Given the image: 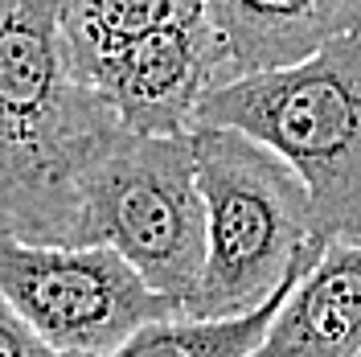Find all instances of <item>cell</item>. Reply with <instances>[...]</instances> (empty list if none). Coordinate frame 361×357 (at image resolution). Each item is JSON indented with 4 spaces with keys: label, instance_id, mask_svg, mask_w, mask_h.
I'll return each instance as SVG.
<instances>
[{
    "label": "cell",
    "instance_id": "1",
    "mask_svg": "<svg viewBox=\"0 0 361 357\" xmlns=\"http://www.w3.org/2000/svg\"><path fill=\"white\" fill-rule=\"evenodd\" d=\"M66 0H0V234L82 243L94 169L128 132L78 78Z\"/></svg>",
    "mask_w": 361,
    "mask_h": 357
},
{
    "label": "cell",
    "instance_id": "2",
    "mask_svg": "<svg viewBox=\"0 0 361 357\" xmlns=\"http://www.w3.org/2000/svg\"><path fill=\"white\" fill-rule=\"evenodd\" d=\"M209 218L205 275L193 320L247 316L324 255L312 193L288 160L234 128H193Z\"/></svg>",
    "mask_w": 361,
    "mask_h": 357
},
{
    "label": "cell",
    "instance_id": "3",
    "mask_svg": "<svg viewBox=\"0 0 361 357\" xmlns=\"http://www.w3.org/2000/svg\"><path fill=\"white\" fill-rule=\"evenodd\" d=\"M197 128H234L288 160L324 243H361V29L283 70L243 74L202 103Z\"/></svg>",
    "mask_w": 361,
    "mask_h": 357
},
{
    "label": "cell",
    "instance_id": "4",
    "mask_svg": "<svg viewBox=\"0 0 361 357\" xmlns=\"http://www.w3.org/2000/svg\"><path fill=\"white\" fill-rule=\"evenodd\" d=\"M82 243L119 250L148 288L177 300L189 316L209 246L193 132L119 135L90 177Z\"/></svg>",
    "mask_w": 361,
    "mask_h": 357
},
{
    "label": "cell",
    "instance_id": "5",
    "mask_svg": "<svg viewBox=\"0 0 361 357\" xmlns=\"http://www.w3.org/2000/svg\"><path fill=\"white\" fill-rule=\"evenodd\" d=\"M0 296L70 357H103L157 320H185L177 300L103 243H25L0 234Z\"/></svg>",
    "mask_w": 361,
    "mask_h": 357
},
{
    "label": "cell",
    "instance_id": "6",
    "mask_svg": "<svg viewBox=\"0 0 361 357\" xmlns=\"http://www.w3.org/2000/svg\"><path fill=\"white\" fill-rule=\"evenodd\" d=\"M234 74L230 49L209 13L160 29L111 58L90 78L119 123L135 135H189L202 103Z\"/></svg>",
    "mask_w": 361,
    "mask_h": 357
},
{
    "label": "cell",
    "instance_id": "7",
    "mask_svg": "<svg viewBox=\"0 0 361 357\" xmlns=\"http://www.w3.org/2000/svg\"><path fill=\"white\" fill-rule=\"evenodd\" d=\"M250 357H361V243H329Z\"/></svg>",
    "mask_w": 361,
    "mask_h": 357
},
{
    "label": "cell",
    "instance_id": "8",
    "mask_svg": "<svg viewBox=\"0 0 361 357\" xmlns=\"http://www.w3.org/2000/svg\"><path fill=\"white\" fill-rule=\"evenodd\" d=\"M234 74L283 70L361 29V0H205Z\"/></svg>",
    "mask_w": 361,
    "mask_h": 357
},
{
    "label": "cell",
    "instance_id": "9",
    "mask_svg": "<svg viewBox=\"0 0 361 357\" xmlns=\"http://www.w3.org/2000/svg\"><path fill=\"white\" fill-rule=\"evenodd\" d=\"M197 13H205V0H66L62 29L70 62L90 87V78L111 58Z\"/></svg>",
    "mask_w": 361,
    "mask_h": 357
},
{
    "label": "cell",
    "instance_id": "10",
    "mask_svg": "<svg viewBox=\"0 0 361 357\" xmlns=\"http://www.w3.org/2000/svg\"><path fill=\"white\" fill-rule=\"evenodd\" d=\"M295 279L275 300H267L263 308H255L247 316H230V320H193V316L157 320V325L140 329L132 341H123L119 349L103 357H250L255 345L267 337L271 320L279 313V304L288 300V291L295 288Z\"/></svg>",
    "mask_w": 361,
    "mask_h": 357
},
{
    "label": "cell",
    "instance_id": "11",
    "mask_svg": "<svg viewBox=\"0 0 361 357\" xmlns=\"http://www.w3.org/2000/svg\"><path fill=\"white\" fill-rule=\"evenodd\" d=\"M0 357H70L54 349L4 296H0Z\"/></svg>",
    "mask_w": 361,
    "mask_h": 357
}]
</instances>
